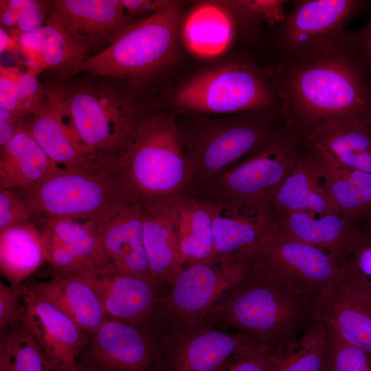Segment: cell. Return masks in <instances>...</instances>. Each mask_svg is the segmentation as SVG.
Listing matches in <instances>:
<instances>
[{
  "label": "cell",
  "instance_id": "836d02e7",
  "mask_svg": "<svg viewBox=\"0 0 371 371\" xmlns=\"http://www.w3.org/2000/svg\"><path fill=\"white\" fill-rule=\"evenodd\" d=\"M0 371H52L45 352L21 322L1 330Z\"/></svg>",
  "mask_w": 371,
  "mask_h": 371
},
{
  "label": "cell",
  "instance_id": "f1b7e54d",
  "mask_svg": "<svg viewBox=\"0 0 371 371\" xmlns=\"http://www.w3.org/2000/svg\"><path fill=\"white\" fill-rule=\"evenodd\" d=\"M303 135L341 165L371 173V121L357 119L324 122Z\"/></svg>",
  "mask_w": 371,
  "mask_h": 371
},
{
  "label": "cell",
  "instance_id": "7bdbcfd3",
  "mask_svg": "<svg viewBox=\"0 0 371 371\" xmlns=\"http://www.w3.org/2000/svg\"><path fill=\"white\" fill-rule=\"evenodd\" d=\"M25 306L21 287L0 282V329H7L23 321Z\"/></svg>",
  "mask_w": 371,
  "mask_h": 371
},
{
  "label": "cell",
  "instance_id": "44dd1931",
  "mask_svg": "<svg viewBox=\"0 0 371 371\" xmlns=\"http://www.w3.org/2000/svg\"><path fill=\"white\" fill-rule=\"evenodd\" d=\"M156 335L146 328L106 319L91 335L92 353L106 371H142L155 353Z\"/></svg>",
  "mask_w": 371,
  "mask_h": 371
},
{
  "label": "cell",
  "instance_id": "484cf974",
  "mask_svg": "<svg viewBox=\"0 0 371 371\" xmlns=\"http://www.w3.org/2000/svg\"><path fill=\"white\" fill-rule=\"evenodd\" d=\"M172 212L183 267L216 261L210 201L186 192L173 197Z\"/></svg>",
  "mask_w": 371,
  "mask_h": 371
},
{
  "label": "cell",
  "instance_id": "ac0fdd59",
  "mask_svg": "<svg viewBox=\"0 0 371 371\" xmlns=\"http://www.w3.org/2000/svg\"><path fill=\"white\" fill-rule=\"evenodd\" d=\"M260 256L304 289L318 296L344 278L341 266L326 251L276 229Z\"/></svg>",
  "mask_w": 371,
  "mask_h": 371
},
{
  "label": "cell",
  "instance_id": "277c9868",
  "mask_svg": "<svg viewBox=\"0 0 371 371\" xmlns=\"http://www.w3.org/2000/svg\"><path fill=\"white\" fill-rule=\"evenodd\" d=\"M35 224L68 218L97 225L124 207L140 201L123 177L119 157L93 154L82 164L58 168L37 184L20 191Z\"/></svg>",
  "mask_w": 371,
  "mask_h": 371
},
{
  "label": "cell",
  "instance_id": "4dcf8cb0",
  "mask_svg": "<svg viewBox=\"0 0 371 371\" xmlns=\"http://www.w3.org/2000/svg\"><path fill=\"white\" fill-rule=\"evenodd\" d=\"M58 168L24 127L1 147L0 190H25Z\"/></svg>",
  "mask_w": 371,
  "mask_h": 371
},
{
  "label": "cell",
  "instance_id": "bcb514c9",
  "mask_svg": "<svg viewBox=\"0 0 371 371\" xmlns=\"http://www.w3.org/2000/svg\"><path fill=\"white\" fill-rule=\"evenodd\" d=\"M122 2L128 14L144 19L160 10L167 0H122Z\"/></svg>",
  "mask_w": 371,
  "mask_h": 371
},
{
  "label": "cell",
  "instance_id": "d6986e66",
  "mask_svg": "<svg viewBox=\"0 0 371 371\" xmlns=\"http://www.w3.org/2000/svg\"><path fill=\"white\" fill-rule=\"evenodd\" d=\"M37 223L45 260L52 267L54 275L71 276L102 269L91 224L68 218L45 219Z\"/></svg>",
  "mask_w": 371,
  "mask_h": 371
},
{
  "label": "cell",
  "instance_id": "60d3db41",
  "mask_svg": "<svg viewBox=\"0 0 371 371\" xmlns=\"http://www.w3.org/2000/svg\"><path fill=\"white\" fill-rule=\"evenodd\" d=\"M283 355L258 345L235 357L221 371H271Z\"/></svg>",
  "mask_w": 371,
  "mask_h": 371
},
{
  "label": "cell",
  "instance_id": "ab89813d",
  "mask_svg": "<svg viewBox=\"0 0 371 371\" xmlns=\"http://www.w3.org/2000/svg\"><path fill=\"white\" fill-rule=\"evenodd\" d=\"M17 111L25 115L35 113L47 102L45 88L39 75L28 69L22 71L17 87Z\"/></svg>",
  "mask_w": 371,
  "mask_h": 371
},
{
  "label": "cell",
  "instance_id": "d590c367",
  "mask_svg": "<svg viewBox=\"0 0 371 371\" xmlns=\"http://www.w3.org/2000/svg\"><path fill=\"white\" fill-rule=\"evenodd\" d=\"M325 326V325H324ZM326 330L325 371H371V357L360 348Z\"/></svg>",
  "mask_w": 371,
  "mask_h": 371
},
{
  "label": "cell",
  "instance_id": "9a60e30c",
  "mask_svg": "<svg viewBox=\"0 0 371 371\" xmlns=\"http://www.w3.org/2000/svg\"><path fill=\"white\" fill-rule=\"evenodd\" d=\"M143 221L144 205L136 201L102 223L91 224L102 259L100 271L128 275L156 283L152 278L144 248Z\"/></svg>",
  "mask_w": 371,
  "mask_h": 371
},
{
  "label": "cell",
  "instance_id": "d4e9b609",
  "mask_svg": "<svg viewBox=\"0 0 371 371\" xmlns=\"http://www.w3.org/2000/svg\"><path fill=\"white\" fill-rule=\"evenodd\" d=\"M173 197L143 204L144 245L152 278L159 286H170L183 268L173 225Z\"/></svg>",
  "mask_w": 371,
  "mask_h": 371
},
{
  "label": "cell",
  "instance_id": "4fadbf2b",
  "mask_svg": "<svg viewBox=\"0 0 371 371\" xmlns=\"http://www.w3.org/2000/svg\"><path fill=\"white\" fill-rule=\"evenodd\" d=\"M209 201L216 260L250 262L260 256L276 229L270 208L237 201Z\"/></svg>",
  "mask_w": 371,
  "mask_h": 371
},
{
  "label": "cell",
  "instance_id": "ee69618b",
  "mask_svg": "<svg viewBox=\"0 0 371 371\" xmlns=\"http://www.w3.org/2000/svg\"><path fill=\"white\" fill-rule=\"evenodd\" d=\"M22 71L17 67H0V109L17 111V87Z\"/></svg>",
  "mask_w": 371,
  "mask_h": 371
},
{
  "label": "cell",
  "instance_id": "9c48e42d",
  "mask_svg": "<svg viewBox=\"0 0 371 371\" xmlns=\"http://www.w3.org/2000/svg\"><path fill=\"white\" fill-rule=\"evenodd\" d=\"M283 121L278 107L266 108L205 119L191 135L181 131L191 185L210 181L254 152Z\"/></svg>",
  "mask_w": 371,
  "mask_h": 371
},
{
  "label": "cell",
  "instance_id": "f546056e",
  "mask_svg": "<svg viewBox=\"0 0 371 371\" xmlns=\"http://www.w3.org/2000/svg\"><path fill=\"white\" fill-rule=\"evenodd\" d=\"M236 31L233 15L221 1L203 2L183 17L181 38L191 52L210 57L227 49Z\"/></svg>",
  "mask_w": 371,
  "mask_h": 371
},
{
  "label": "cell",
  "instance_id": "e575fe53",
  "mask_svg": "<svg viewBox=\"0 0 371 371\" xmlns=\"http://www.w3.org/2000/svg\"><path fill=\"white\" fill-rule=\"evenodd\" d=\"M326 330L315 319L297 344L284 354L271 371H325Z\"/></svg>",
  "mask_w": 371,
  "mask_h": 371
},
{
  "label": "cell",
  "instance_id": "c3c4849f",
  "mask_svg": "<svg viewBox=\"0 0 371 371\" xmlns=\"http://www.w3.org/2000/svg\"><path fill=\"white\" fill-rule=\"evenodd\" d=\"M19 53L18 45L14 38L2 27H0V52Z\"/></svg>",
  "mask_w": 371,
  "mask_h": 371
},
{
  "label": "cell",
  "instance_id": "b9f144b4",
  "mask_svg": "<svg viewBox=\"0 0 371 371\" xmlns=\"http://www.w3.org/2000/svg\"><path fill=\"white\" fill-rule=\"evenodd\" d=\"M33 221L32 210L20 191L0 190V230Z\"/></svg>",
  "mask_w": 371,
  "mask_h": 371
},
{
  "label": "cell",
  "instance_id": "ffe728a7",
  "mask_svg": "<svg viewBox=\"0 0 371 371\" xmlns=\"http://www.w3.org/2000/svg\"><path fill=\"white\" fill-rule=\"evenodd\" d=\"M316 318L371 357V294L342 278L319 297Z\"/></svg>",
  "mask_w": 371,
  "mask_h": 371
},
{
  "label": "cell",
  "instance_id": "3957f363",
  "mask_svg": "<svg viewBox=\"0 0 371 371\" xmlns=\"http://www.w3.org/2000/svg\"><path fill=\"white\" fill-rule=\"evenodd\" d=\"M47 100L69 117L93 153L120 157L137 128L155 113L141 93L144 87L89 73L41 75Z\"/></svg>",
  "mask_w": 371,
  "mask_h": 371
},
{
  "label": "cell",
  "instance_id": "5b68a950",
  "mask_svg": "<svg viewBox=\"0 0 371 371\" xmlns=\"http://www.w3.org/2000/svg\"><path fill=\"white\" fill-rule=\"evenodd\" d=\"M183 10L181 1H167L160 10L126 28L104 50L58 75L85 72L146 86L177 57Z\"/></svg>",
  "mask_w": 371,
  "mask_h": 371
},
{
  "label": "cell",
  "instance_id": "7c38bea8",
  "mask_svg": "<svg viewBox=\"0 0 371 371\" xmlns=\"http://www.w3.org/2000/svg\"><path fill=\"white\" fill-rule=\"evenodd\" d=\"M157 341L169 349L172 371H221L235 357L263 345L247 334L206 322L164 327Z\"/></svg>",
  "mask_w": 371,
  "mask_h": 371
},
{
  "label": "cell",
  "instance_id": "2e32d148",
  "mask_svg": "<svg viewBox=\"0 0 371 371\" xmlns=\"http://www.w3.org/2000/svg\"><path fill=\"white\" fill-rule=\"evenodd\" d=\"M21 287L25 306L22 322L45 352L53 369L74 366L77 355L88 340V333L25 283Z\"/></svg>",
  "mask_w": 371,
  "mask_h": 371
},
{
  "label": "cell",
  "instance_id": "30bf717a",
  "mask_svg": "<svg viewBox=\"0 0 371 371\" xmlns=\"http://www.w3.org/2000/svg\"><path fill=\"white\" fill-rule=\"evenodd\" d=\"M304 135L288 125L275 129L251 155L204 183L211 201H237L270 208L293 167Z\"/></svg>",
  "mask_w": 371,
  "mask_h": 371
},
{
  "label": "cell",
  "instance_id": "83f0119b",
  "mask_svg": "<svg viewBox=\"0 0 371 371\" xmlns=\"http://www.w3.org/2000/svg\"><path fill=\"white\" fill-rule=\"evenodd\" d=\"M24 283L89 335L94 333L107 319L98 294L80 273L54 275L49 280Z\"/></svg>",
  "mask_w": 371,
  "mask_h": 371
},
{
  "label": "cell",
  "instance_id": "8992f818",
  "mask_svg": "<svg viewBox=\"0 0 371 371\" xmlns=\"http://www.w3.org/2000/svg\"><path fill=\"white\" fill-rule=\"evenodd\" d=\"M119 165L143 204L183 194L191 185L180 127L168 114L155 112L141 122Z\"/></svg>",
  "mask_w": 371,
  "mask_h": 371
},
{
  "label": "cell",
  "instance_id": "6da1fadb",
  "mask_svg": "<svg viewBox=\"0 0 371 371\" xmlns=\"http://www.w3.org/2000/svg\"><path fill=\"white\" fill-rule=\"evenodd\" d=\"M265 68L284 122L302 134L324 122L371 121L366 64L351 32L341 47L317 60Z\"/></svg>",
  "mask_w": 371,
  "mask_h": 371
},
{
  "label": "cell",
  "instance_id": "4316f807",
  "mask_svg": "<svg viewBox=\"0 0 371 371\" xmlns=\"http://www.w3.org/2000/svg\"><path fill=\"white\" fill-rule=\"evenodd\" d=\"M25 129L58 166H78L93 154L82 142L65 112L47 99L26 118Z\"/></svg>",
  "mask_w": 371,
  "mask_h": 371
},
{
  "label": "cell",
  "instance_id": "7402d4cb",
  "mask_svg": "<svg viewBox=\"0 0 371 371\" xmlns=\"http://www.w3.org/2000/svg\"><path fill=\"white\" fill-rule=\"evenodd\" d=\"M355 221L342 214L293 212L284 214L281 221L275 223L278 232L323 249L341 266L359 236Z\"/></svg>",
  "mask_w": 371,
  "mask_h": 371
},
{
  "label": "cell",
  "instance_id": "603a6c76",
  "mask_svg": "<svg viewBox=\"0 0 371 371\" xmlns=\"http://www.w3.org/2000/svg\"><path fill=\"white\" fill-rule=\"evenodd\" d=\"M309 145L313 156L306 158L298 155L270 207H275L283 214L293 212L341 214L329 192L323 166Z\"/></svg>",
  "mask_w": 371,
  "mask_h": 371
},
{
  "label": "cell",
  "instance_id": "f6af8a7d",
  "mask_svg": "<svg viewBox=\"0 0 371 371\" xmlns=\"http://www.w3.org/2000/svg\"><path fill=\"white\" fill-rule=\"evenodd\" d=\"M28 115L19 111H9L0 109V146L5 145L25 127Z\"/></svg>",
  "mask_w": 371,
  "mask_h": 371
},
{
  "label": "cell",
  "instance_id": "74e56055",
  "mask_svg": "<svg viewBox=\"0 0 371 371\" xmlns=\"http://www.w3.org/2000/svg\"><path fill=\"white\" fill-rule=\"evenodd\" d=\"M282 0L224 1L223 3L238 17L257 28L265 22L273 27L282 21L286 14Z\"/></svg>",
  "mask_w": 371,
  "mask_h": 371
},
{
  "label": "cell",
  "instance_id": "681fc988",
  "mask_svg": "<svg viewBox=\"0 0 371 371\" xmlns=\"http://www.w3.org/2000/svg\"><path fill=\"white\" fill-rule=\"evenodd\" d=\"M56 371H82V370L78 368L77 366H76V365H74L72 366H69V367L58 370Z\"/></svg>",
  "mask_w": 371,
  "mask_h": 371
},
{
  "label": "cell",
  "instance_id": "7dc6e473",
  "mask_svg": "<svg viewBox=\"0 0 371 371\" xmlns=\"http://www.w3.org/2000/svg\"><path fill=\"white\" fill-rule=\"evenodd\" d=\"M355 43L366 56V60L371 65V19L363 32L360 33L352 32Z\"/></svg>",
  "mask_w": 371,
  "mask_h": 371
},
{
  "label": "cell",
  "instance_id": "7a4b0ae2",
  "mask_svg": "<svg viewBox=\"0 0 371 371\" xmlns=\"http://www.w3.org/2000/svg\"><path fill=\"white\" fill-rule=\"evenodd\" d=\"M319 297L260 256L203 322L247 334L284 354L316 319Z\"/></svg>",
  "mask_w": 371,
  "mask_h": 371
},
{
  "label": "cell",
  "instance_id": "8fae6325",
  "mask_svg": "<svg viewBox=\"0 0 371 371\" xmlns=\"http://www.w3.org/2000/svg\"><path fill=\"white\" fill-rule=\"evenodd\" d=\"M250 262L216 260L183 268L162 295L161 327L203 322L225 294L243 277Z\"/></svg>",
  "mask_w": 371,
  "mask_h": 371
},
{
  "label": "cell",
  "instance_id": "cb8c5ba5",
  "mask_svg": "<svg viewBox=\"0 0 371 371\" xmlns=\"http://www.w3.org/2000/svg\"><path fill=\"white\" fill-rule=\"evenodd\" d=\"M16 41L25 64L39 76L45 72L67 74L90 56L85 46L53 22L21 34Z\"/></svg>",
  "mask_w": 371,
  "mask_h": 371
},
{
  "label": "cell",
  "instance_id": "f35d334b",
  "mask_svg": "<svg viewBox=\"0 0 371 371\" xmlns=\"http://www.w3.org/2000/svg\"><path fill=\"white\" fill-rule=\"evenodd\" d=\"M18 14V22L11 35L15 41L19 36L44 25L50 13L52 1L34 0H7Z\"/></svg>",
  "mask_w": 371,
  "mask_h": 371
},
{
  "label": "cell",
  "instance_id": "d6a6232c",
  "mask_svg": "<svg viewBox=\"0 0 371 371\" xmlns=\"http://www.w3.org/2000/svg\"><path fill=\"white\" fill-rule=\"evenodd\" d=\"M308 143L323 166L329 192L340 213L353 219L370 213L371 173L344 166L322 147Z\"/></svg>",
  "mask_w": 371,
  "mask_h": 371
},
{
  "label": "cell",
  "instance_id": "5bb4252c",
  "mask_svg": "<svg viewBox=\"0 0 371 371\" xmlns=\"http://www.w3.org/2000/svg\"><path fill=\"white\" fill-rule=\"evenodd\" d=\"M139 20L128 14L122 0H54L46 22L61 25L91 56Z\"/></svg>",
  "mask_w": 371,
  "mask_h": 371
},
{
  "label": "cell",
  "instance_id": "8d00e7d4",
  "mask_svg": "<svg viewBox=\"0 0 371 371\" xmlns=\"http://www.w3.org/2000/svg\"><path fill=\"white\" fill-rule=\"evenodd\" d=\"M341 267L346 281L371 294V228L360 230L353 249Z\"/></svg>",
  "mask_w": 371,
  "mask_h": 371
},
{
  "label": "cell",
  "instance_id": "52a82bcc",
  "mask_svg": "<svg viewBox=\"0 0 371 371\" xmlns=\"http://www.w3.org/2000/svg\"><path fill=\"white\" fill-rule=\"evenodd\" d=\"M173 102L181 109L210 114L234 115L278 107L267 69L247 56L194 76L176 92Z\"/></svg>",
  "mask_w": 371,
  "mask_h": 371
},
{
  "label": "cell",
  "instance_id": "ba28073f",
  "mask_svg": "<svg viewBox=\"0 0 371 371\" xmlns=\"http://www.w3.org/2000/svg\"><path fill=\"white\" fill-rule=\"evenodd\" d=\"M291 2L289 13L271 27L273 57L266 67L308 63L336 50L347 39L346 23L363 5L355 0Z\"/></svg>",
  "mask_w": 371,
  "mask_h": 371
},
{
  "label": "cell",
  "instance_id": "1f68e13d",
  "mask_svg": "<svg viewBox=\"0 0 371 371\" xmlns=\"http://www.w3.org/2000/svg\"><path fill=\"white\" fill-rule=\"evenodd\" d=\"M45 260L41 231L34 223L0 230V269L10 285L21 286Z\"/></svg>",
  "mask_w": 371,
  "mask_h": 371
},
{
  "label": "cell",
  "instance_id": "e0dca14e",
  "mask_svg": "<svg viewBox=\"0 0 371 371\" xmlns=\"http://www.w3.org/2000/svg\"><path fill=\"white\" fill-rule=\"evenodd\" d=\"M98 294L107 319L125 322L154 330L163 295L156 283L143 278L100 270L80 273Z\"/></svg>",
  "mask_w": 371,
  "mask_h": 371
}]
</instances>
